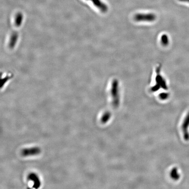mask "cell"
<instances>
[{
    "instance_id": "cell-1",
    "label": "cell",
    "mask_w": 189,
    "mask_h": 189,
    "mask_svg": "<svg viewBox=\"0 0 189 189\" xmlns=\"http://www.w3.org/2000/svg\"><path fill=\"white\" fill-rule=\"evenodd\" d=\"M111 94L113 99V105L115 108L119 106V85L117 80H114L112 84Z\"/></svg>"
},
{
    "instance_id": "cell-2",
    "label": "cell",
    "mask_w": 189,
    "mask_h": 189,
    "mask_svg": "<svg viewBox=\"0 0 189 189\" xmlns=\"http://www.w3.org/2000/svg\"><path fill=\"white\" fill-rule=\"evenodd\" d=\"M156 16L153 13H138L134 16V20L137 22H151L156 20Z\"/></svg>"
},
{
    "instance_id": "cell-3",
    "label": "cell",
    "mask_w": 189,
    "mask_h": 189,
    "mask_svg": "<svg viewBox=\"0 0 189 189\" xmlns=\"http://www.w3.org/2000/svg\"><path fill=\"white\" fill-rule=\"evenodd\" d=\"M40 152V148L38 147H35L23 149L21 152V154L24 157L38 155Z\"/></svg>"
},
{
    "instance_id": "cell-4",
    "label": "cell",
    "mask_w": 189,
    "mask_h": 189,
    "mask_svg": "<svg viewBox=\"0 0 189 189\" xmlns=\"http://www.w3.org/2000/svg\"><path fill=\"white\" fill-rule=\"evenodd\" d=\"M156 85L152 88V90L154 91V92L159 90L161 88L160 87L163 88V89H167V85L165 83V80H164V78L162 76L159 74V72L156 76Z\"/></svg>"
},
{
    "instance_id": "cell-5",
    "label": "cell",
    "mask_w": 189,
    "mask_h": 189,
    "mask_svg": "<svg viewBox=\"0 0 189 189\" xmlns=\"http://www.w3.org/2000/svg\"><path fill=\"white\" fill-rule=\"evenodd\" d=\"M189 127V112L183 120L182 125V129L183 132V137L185 140H189V133L188 128Z\"/></svg>"
},
{
    "instance_id": "cell-6",
    "label": "cell",
    "mask_w": 189,
    "mask_h": 189,
    "mask_svg": "<svg viewBox=\"0 0 189 189\" xmlns=\"http://www.w3.org/2000/svg\"><path fill=\"white\" fill-rule=\"evenodd\" d=\"M95 5L102 12H106L108 10V7L104 3L102 2L100 0H91Z\"/></svg>"
},
{
    "instance_id": "cell-7",
    "label": "cell",
    "mask_w": 189,
    "mask_h": 189,
    "mask_svg": "<svg viewBox=\"0 0 189 189\" xmlns=\"http://www.w3.org/2000/svg\"><path fill=\"white\" fill-rule=\"evenodd\" d=\"M29 179L30 180H31L34 182V187L35 188H38L40 187V179H39V177L36 174L31 173L29 175L28 177Z\"/></svg>"
},
{
    "instance_id": "cell-8",
    "label": "cell",
    "mask_w": 189,
    "mask_h": 189,
    "mask_svg": "<svg viewBox=\"0 0 189 189\" xmlns=\"http://www.w3.org/2000/svg\"><path fill=\"white\" fill-rule=\"evenodd\" d=\"M170 176L173 179L175 180H178L180 177V175L178 173L177 168H174L171 170Z\"/></svg>"
},
{
    "instance_id": "cell-9",
    "label": "cell",
    "mask_w": 189,
    "mask_h": 189,
    "mask_svg": "<svg viewBox=\"0 0 189 189\" xmlns=\"http://www.w3.org/2000/svg\"><path fill=\"white\" fill-rule=\"evenodd\" d=\"M161 42H162V44L163 45H165V46L168 44L169 40V38L167 35H164L162 36V38H161Z\"/></svg>"
},
{
    "instance_id": "cell-10",
    "label": "cell",
    "mask_w": 189,
    "mask_h": 189,
    "mask_svg": "<svg viewBox=\"0 0 189 189\" xmlns=\"http://www.w3.org/2000/svg\"><path fill=\"white\" fill-rule=\"evenodd\" d=\"M110 113L109 112H107V113H105L103 115V116H102V123H106L108 120L110 118Z\"/></svg>"
},
{
    "instance_id": "cell-11",
    "label": "cell",
    "mask_w": 189,
    "mask_h": 189,
    "mask_svg": "<svg viewBox=\"0 0 189 189\" xmlns=\"http://www.w3.org/2000/svg\"><path fill=\"white\" fill-rule=\"evenodd\" d=\"M160 98L162 100H165V99H167L168 97H169V94L167 93H163L161 94L160 95Z\"/></svg>"
},
{
    "instance_id": "cell-12",
    "label": "cell",
    "mask_w": 189,
    "mask_h": 189,
    "mask_svg": "<svg viewBox=\"0 0 189 189\" xmlns=\"http://www.w3.org/2000/svg\"><path fill=\"white\" fill-rule=\"evenodd\" d=\"M179 2H187L189 3V0H179Z\"/></svg>"
}]
</instances>
